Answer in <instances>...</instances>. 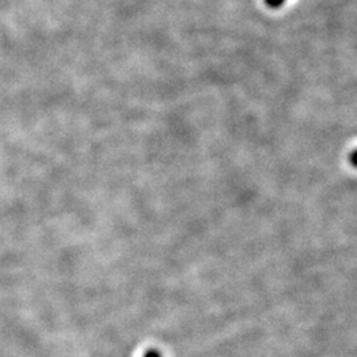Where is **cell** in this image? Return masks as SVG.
I'll return each instance as SVG.
<instances>
[{
	"mask_svg": "<svg viewBox=\"0 0 357 357\" xmlns=\"http://www.w3.org/2000/svg\"><path fill=\"white\" fill-rule=\"evenodd\" d=\"M355 156H356V153L354 151V153H352V165H354V166H356V162H355Z\"/></svg>",
	"mask_w": 357,
	"mask_h": 357,
	"instance_id": "3",
	"label": "cell"
},
{
	"mask_svg": "<svg viewBox=\"0 0 357 357\" xmlns=\"http://www.w3.org/2000/svg\"><path fill=\"white\" fill-rule=\"evenodd\" d=\"M284 1L286 0H265L266 6L270 7V8H273V10H277V8L282 7L284 4Z\"/></svg>",
	"mask_w": 357,
	"mask_h": 357,
	"instance_id": "1",
	"label": "cell"
},
{
	"mask_svg": "<svg viewBox=\"0 0 357 357\" xmlns=\"http://www.w3.org/2000/svg\"><path fill=\"white\" fill-rule=\"evenodd\" d=\"M144 357H162L160 355V352L159 351H156V349H151V351H149Z\"/></svg>",
	"mask_w": 357,
	"mask_h": 357,
	"instance_id": "2",
	"label": "cell"
}]
</instances>
